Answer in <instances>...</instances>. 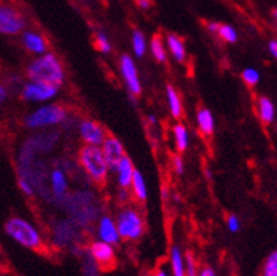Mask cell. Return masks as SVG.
Returning <instances> with one entry per match:
<instances>
[{
	"mask_svg": "<svg viewBox=\"0 0 277 276\" xmlns=\"http://www.w3.org/2000/svg\"><path fill=\"white\" fill-rule=\"evenodd\" d=\"M27 77L33 82L49 83L60 88L65 82V69L58 56L52 52H45L28 65Z\"/></svg>",
	"mask_w": 277,
	"mask_h": 276,
	"instance_id": "obj_1",
	"label": "cell"
},
{
	"mask_svg": "<svg viewBox=\"0 0 277 276\" xmlns=\"http://www.w3.org/2000/svg\"><path fill=\"white\" fill-rule=\"evenodd\" d=\"M62 206H65V210L71 215V220L75 221L79 227L89 226L97 219L100 211L97 199L92 192H77L66 196Z\"/></svg>",
	"mask_w": 277,
	"mask_h": 276,
	"instance_id": "obj_2",
	"label": "cell"
},
{
	"mask_svg": "<svg viewBox=\"0 0 277 276\" xmlns=\"http://www.w3.org/2000/svg\"><path fill=\"white\" fill-rule=\"evenodd\" d=\"M77 161L81 164L82 169L85 171L87 176L92 179L93 182L103 185L109 176V166L104 158L102 147L97 145H87L85 144L77 154Z\"/></svg>",
	"mask_w": 277,
	"mask_h": 276,
	"instance_id": "obj_3",
	"label": "cell"
},
{
	"mask_svg": "<svg viewBox=\"0 0 277 276\" xmlns=\"http://www.w3.org/2000/svg\"><path fill=\"white\" fill-rule=\"evenodd\" d=\"M6 232L10 235L16 243L28 249H39L43 247V237L39 231L30 221L22 217H11L6 221Z\"/></svg>",
	"mask_w": 277,
	"mask_h": 276,
	"instance_id": "obj_4",
	"label": "cell"
},
{
	"mask_svg": "<svg viewBox=\"0 0 277 276\" xmlns=\"http://www.w3.org/2000/svg\"><path fill=\"white\" fill-rule=\"evenodd\" d=\"M115 226L120 238L125 241L140 240L145 231V221L142 219V214L134 207H124L120 210L115 219Z\"/></svg>",
	"mask_w": 277,
	"mask_h": 276,
	"instance_id": "obj_5",
	"label": "cell"
},
{
	"mask_svg": "<svg viewBox=\"0 0 277 276\" xmlns=\"http://www.w3.org/2000/svg\"><path fill=\"white\" fill-rule=\"evenodd\" d=\"M68 119V111L64 106L47 105L41 106L37 110L30 113L26 117V126L28 128H45L51 126H58L65 123Z\"/></svg>",
	"mask_w": 277,
	"mask_h": 276,
	"instance_id": "obj_6",
	"label": "cell"
},
{
	"mask_svg": "<svg viewBox=\"0 0 277 276\" xmlns=\"http://www.w3.org/2000/svg\"><path fill=\"white\" fill-rule=\"evenodd\" d=\"M26 20L16 9L7 5H0V34L16 35L24 31Z\"/></svg>",
	"mask_w": 277,
	"mask_h": 276,
	"instance_id": "obj_7",
	"label": "cell"
},
{
	"mask_svg": "<svg viewBox=\"0 0 277 276\" xmlns=\"http://www.w3.org/2000/svg\"><path fill=\"white\" fill-rule=\"evenodd\" d=\"M60 88L55 85L30 81L22 88V97L28 102H47L56 96Z\"/></svg>",
	"mask_w": 277,
	"mask_h": 276,
	"instance_id": "obj_8",
	"label": "cell"
},
{
	"mask_svg": "<svg viewBox=\"0 0 277 276\" xmlns=\"http://www.w3.org/2000/svg\"><path fill=\"white\" fill-rule=\"evenodd\" d=\"M120 71L124 79L125 86L128 89L131 96H140L142 92L141 81H140V75H138V69L135 67V62L130 55L121 56L120 60Z\"/></svg>",
	"mask_w": 277,
	"mask_h": 276,
	"instance_id": "obj_9",
	"label": "cell"
},
{
	"mask_svg": "<svg viewBox=\"0 0 277 276\" xmlns=\"http://www.w3.org/2000/svg\"><path fill=\"white\" fill-rule=\"evenodd\" d=\"M89 254L92 260L96 262V265L100 266L104 271L113 269L115 265V254L114 248L111 244L104 243V241H94L89 248Z\"/></svg>",
	"mask_w": 277,
	"mask_h": 276,
	"instance_id": "obj_10",
	"label": "cell"
},
{
	"mask_svg": "<svg viewBox=\"0 0 277 276\" xmlns=\"http://www.w3.org/2000/svg\"><path fill=\"white\" fill-rule=\"evenodd\" d=\"M49 188H51L49 200L62 205V202L68 196V189H69L68 176H66L65 171L62 168H55L51 171V173H49Z\"/></svg>",
	"mask_w": 277,
	"mask_h": 276,
	"instance_id": "obj_11",
	"label": "cell"
},
{
	"mask_svg": "<svg viewBox=\"0 0 277 276\" xmlns=\"http://www.w3.org/2000/svg\"><path fill=\"white\" fill-rule=\"evenodd\" d=\"M79 134L83 143L87 145H97L100 147L107 137V133L102 124L93 120H83L79 123Z\"/></svg>",
	"mask_w": 277,
	"mask_h": 276,
	"instance_id": "obj_12",
	"label": "cell"
},
{
	"mask_svg": "<svg viewBox=\"0 0 277 276\" xmlns=\"http://www.w3.org/2000/svg\"><path fill=\"white\" fill-rule=\"evenodd\" d=\"M77 228H79V226L73 220H61L60 223H56V226L54 227V231H52L54 243L58 247L71 245L79 235Z\"/></svg>",
	"mask_w": 277,
	"mask_h": 276,
	"instance_id": "obj_13",
	"label": "cell"
},
{
	"mask_svg": "<svg viewBox=\"0 0 277 276\" xmlns=\"http://www.w3.org/2000/svg\"><path fill=\"white\" fill-rule=\"evenodd\" d=\"M102 151H103L104 158L107 162L110 171H115V168L118 165V162L121 158L124 156V145L121 144L118 138L113 137V135H107L104 143L100 145Z\"/></svg>",
	"mask_w": 277,
	"mask_h": 276,
	"instance_id": "obj_14",
	"label": "cell"
},
{
	"mask_svg": "<svg viewBox=\"0 0 277 276\" xmlns=\"http://www.w3.org/2000/svg\"><path fill=\"white\" fill-rule=\"evenodd\" d=\"M97 235L100 241L111 244V245H117L120 243V240H121L117 226H115V221L107 214L102 215L98 219Z\"/></svg>",
	"mask_w": 277,
	"mask_h": 276,
	"instance_id": "obj_15",
	"label": "cell"
},
{
	"mask_svg": "<svg viewBox=\"0 0 277 276\" xmlns=\"http://www.w3.org/2000/svg\"><path fill=\"white\" fill-rule=\"evenodd\" d=\"M134 164L131 161L130 156L124 155L121 161L118 162V165L115 168L117 172V183H118L120 189H130L131 182H132V176H134Z\"/></svg>",
	"mask_w": 277,
	"mask_h": 276,
	"instance_id": "obj_16",
	"label": "cell"
},
{
	"mask_svg": "<svg viewBox=\"0 0 277 276\" xmlns=\"http://www.w3.org/2000/svg\"><path fill=\"white\" fill-rule=\"evenodd\" d=\"M22 40L26 50L33 52L35 55H43L47 52L48 44L41 34L35 33V31H24Z\"/></svg>",
	"mask_w": 277,
	"mask_h": 276,
	"instance_id": "obj_17",
	"label": "cell"
},
{
	"mask_svg": "<svg viewBox=\"0 0 277 276\" xmlns=\"http://www.w3.org/2000/svg\"><path fill=\"white\" fill-rule=\"evenodd\" d=\"M166 47L170 51V54L174 58V61L176 62H185L186 60V47L185 43H183V40L180 38L179 35H176V34L170 33L168 34V37H166Z\"/></svg>",
	"mask_w": 277,
	"mask_h": 276,
	"instance_id": "obj_18",
	"label": "cell"
},
{
	"mask_svg": "<svg viewBox=\"0 0 277 276\" xmlns=\"http://www.w3.org/2000/svg\"><path fill=\"white\" fill-rule=\"evenodd\" d=\"M131 189H132V194L138 202L145 203L148 199V189L145 179L142 176V173L138 169L134 171V176H132V182H131Z\"/></svg>",
	"mask_w": 277,
	"mask_h": 276,
	"instance_id": "obj_19",
	"label": "cell"
},
{
	"mask_svg": "<svg viewBox=\"0 0 277 276\" xmlns=\"http://www.w3.org/2000/svg\"><path fill=\"white\" fill-rule=\"evenodd\" d=\"M166 97H168V105L170 114L173 119H180L183 114V105H182V100H180L179 93L176 92V89L172 85L166 86Z\"/></svg>",
	"mask_w": 277,
	"mask_h": 276,
	"instance_id": "obj_20",
	"label": "cell"
},
{
	"mask_svg": "<svg viewBox=\"0 0 277 276\" xmlns=\"http://www.w3.org/2000/svg\"><path fill=\"white\" fill-rule=\"evenodd\" d=\"M197 124H199V130L204 135H211L214 133V127H215L211 111L206 107L197 111Z\"/></svg>",
	"mask_w": 277,
	"mask_h": 276,
	"instance_id": "obj_21",
	"label": "cell"
},
{
	"mask_svg": "<svg viewBox=\"0 0 277 276\" xmlns=\"http://www.w3.org/2000/svg\"><path fill=\"white\" fill-rule=\"evenodd\" d=\"M258 113H259V119L265 124L273 122L274 119V106L270 102V99H267L265 96H262L258 100Z\"/></svg>",
	"mask_w": 277,
	"mask_h": 276,
	"instance_id": "obj_22",
	"label": "cell"
},
{
	"mask_svg": "<svg viewBox=\"0 0 277 276\" xmlns=\"http://www.w3.org/2000/svg\"><path fill=\"white\" fill-rule=\"evenodd\" d=\"M173 135H174V144H176V149L179 152H185L187 147H189V131L186 128L185 124H176L173 127Z\"/></svg>",
	"mask_w": 277,
	"mask_h": 276,
	"instance_id": "obj_23",
	"label": "cell"
},
{
	"mask_svg": "<svg viewBox=\"0 0 277 276\" xmlns=\"http://www.w3.org/2000/svg\"><path fill=\"white\" fill-rule=\"evenodd\" d=\"M151 52H152L153 58L158 62H166V47L163 43L162 35L159 34H153L152 38H151Z\"/></svg>",
	"mask_w": 277,
	"mask_h": 276,
	"instance_id": "obj_24",
	"label": "cell"
},
{
	"mask_svg": "<svg viewBox=\"0 0 277 276\" xmlns=\"http://www.w3.org/2000/svg\"><path fill=\"white\" fill-rule=\"evenodd\" d=\"M170 262L173 276H185V258L179 247H173L170 251Z\"/></svg>",
	"mask_w": 277,
	"mask_h": 276,
	"instance_id": "obj_25",
	"label": "cell"
},
{
	"mask_svg": "<svg viewBox=\"0 0 277 276\" xmlns=\"http://www.w3.org/2000/svg\"><path fill=\"white\" fill-rule=\"evenodd\" d=\"M132 50H134V54L138 58H142L145 56V52H147V40H145V35L140 30H134L132 33Z\"/></svg>",
	"mask_w": 277,
	"mask_h": 276,
	"instance_id": "obj_26",
	"label": "cell"
},
{
	"mask_svg": "<svg viewBox=\"0 0 277 276\" xmlns=\"http://www.w3.org/2000/svg\"><path fill=\"white\" fill-rule=\"evenodd\" d=\"M217 34L220 38L224 40L225 43H229V44H234V43H236V40H238V34L235 31V28L228 26V24H220Z\"/></svg>",
	"mask_w": 277,
	"mask_h": 276,
	"instance_id": "obj_27",
	"label": "cell"
},
{
	"mask_svg": "<svg viewBox=\"0 0 277 276\" xmlns=\"http://www.w3.org/2000/svg\"><path fill=\"white\" fill-rule=\"evenodd\" d=\"M94 47H96L102 54H110V52H111V44H110L107 35H106L103 31H97V33H96Z\"/></svg>",
	"mask_w": 277,
	"mask_h": 276,
	"instance_id": "obj_28",
	"label": "cell"
},
{
	"mask_svg": "<svg viewBox=\"0 0 277 276\" xmlns=\"http://www.w3.org/2000/svg\"><path fill=\"white\" fill-rule=\"evenodd\" d=\"M263 276H277V251L267 257L263 268Z\"/></svg>",
	"mask_w": 277,
	"mask_h": 276,
	"instance_id": "obj_29",
	"label": "cell"
},
{
	"mask_svg": "<svg viewBox=\"0 0 277 276\" xmlns=\"http://www.w3.org/2000/svg\"><path fill=\"white\" fill-rule=\"evenodd\" d=\"M242 79H244L246 85L255 86L256 83L259 82L261 75H259V72L253 69V68H246V69H244V72H242Z\"/></svg>",
	"mask_w": 277,
	"mask_h": 276,
	"instance_id": "obj_30",
	"label": "cell"
},
{
	"mask_svg": "<svg viewBox=\"0 0 277 276\" xmlns=\"http://www.w3.org/2000/svg\"><path fill=\"white\" fill-rule=\"evenodd\" d=\"M185 276H197L196 261L191 254H187L185 258Z\"/></svg>",
	"mask_w": 277,
	"mask_h": 276,
	"instance_id": "obj_31",
	"label": "cell"
},
{
	"mask_svg": "<svg viewBox=\"0 0 277 276\" xmlns=\"http://www.w3.org/2000/svg\"><path fill=\"white\" fill-rule=\"evenodd\" d=\"M18 186L22 189V192L24 194H27V196H33L35 193V189L31 183L28 182L27 179H24V178L18 176Z\"/></svg>",
	"mask_w": 277,
	"mask_h": 276,
	"instance_id": "obj_32",
	"label": "cell"
},
{
	"mask_svg": "<svg viewBox=\"0 0 277 276\" xmlns=\"http://www.w3.org/2000/svg\"><path fill=\"white\" fill-rule=\"evenodd\" d=\"M227 226H228V230L231 232H238L241 230V221L236 215H229L227 219Z\"/></svg>",
	"mask_w": 277,
	"mask_h": 276,
	"instance_id": "obj_33",
	"label": "cell"
},
{
	"mask_svg": "<svg viewBox=\"0 0 277 276\" xmlns=\"http://www.w3.org/2000/svg\"><path fill=\"white\" fill-rule=\"evenodd\" d=\"M172 164H173V169L177 175H182L185 172V164H183V160L180 158L179 155H174Z\"/></svg>",
	"mask_w": 277,
	"mask_h": 276,
	"instance_id": "obj_34",
	"label": "cell"
},
{
	"mask_svg": "<svg viewBox=\"0 0 277 276\" xmlns=\"http://www.w3.org/2000/svg\"><path fill=\"white\" fill-rule=\"evenodd\" d=\"M7 97H9V90H7L5 85L0 83V105H3L7 100Z\"/></svg>",
	"mask_w": 277,
	"mask_h": 276,
	"instance_id": "obj_35",
	"label": "cell"
},
{
	"mask_svg": "<svg viewBox=\"0 0 277 276\" xmlns=\"http://www.w3.org/2000/svg\"><path fill=\"white\" fill-rule=\"evenodd\" d=\"M136 5L140 6L141 9H144V10H147V9H149L151 6H152V2L151 0H135Z\"/></svg>",
	"mask_w": 277,
	"mask_h": 276,
	"instance_id": "obj_36",
	"label": "cell"
},
{
	"mask_svg": "<svg viewBox=\"0 0 277 276\" xmlns=\"http://www.w3.org/2000/svg\"><path fill=\"white\" fill-rule=\"evenodd\" d=\"M269 51H270V54H272L274 58H277V41H270V44H269Z\"/></svg>",
	"mask_w": 277,
	"mask_h": 276,
	"instance_id": "obj_37",
	"label": "cell"
},
{
	"mask_svg": "<svg viewBox=\"0 0 277 276\" xmlns=\"http://www.w3.org/2000/svg\"><path fill=\"white\" fill-rule=\"evenodd\" d=\"M197 276H215V272L212 271L211 268H204L201 269L200 273H197Z\"/></svg>",
	"mask_w": 277,
	"mask_h": 276,
	"instance_id": "obj_38",
	"label": "cell"
},
{
	"mask_svg": "<svg viewBox=\"0 0 277 276\" xmlns=\"http://www.w3.org/2000/svg\"><path fill=\"white\" fill-rule=\"evenodd\" d=\"M218 26H220L218 23H208V24H207V28H208V31H210V33L217 34Z\"/></svg>",
	"mask_w": 277,
	"mask_h": 276,
	"instance_id": "obj_39",
	"label": "cell"
},
{
	"mask_svg": "<svg viewBox=\"0 0 277 276\" xmlns=\"http://www.w3.org/2000/svg\"><path fill=\"white\" fill-rule=\"evenodd\" d=\"M148 122L151 123V124H156V119H155V116H149L148 117Z\"/></svg>",
	"mask_w": 277,
	"mask_h": 276,
	"instance_id": "obj_40",
	"label": "cell"
},
{
	"mask_svg": "<svg viewBox=\"0 0 277 276\" xmlns=\"http://www.w3.org/2000/svg\"><path fill=\"white\" fill-rule=\"evenodd\" d=\"M155 276H168V273L163 271V269H161V271L156 272V275H155Z\"/></svg>",
	"mask_w": 277,
	"mask_h": 276,
	"instance_id": "obj_41",
	"label": "cell"
},
{
	"mask_svg": "<svg viewBox=\"0 0 277 276\" xmlns=\"http://www.w3.org/2000/svg\"><path fill=\"white\" fill-rule=\"evenodd\" d=\"M273 16H274V18H276V20H277V7H276V9H274V11H273Z\"/></svg>",
	"mask_w": 277,
	"mask_h": 276,
	"instance_id": "obj_42",
	"label": "cell"
}]
</instances>
